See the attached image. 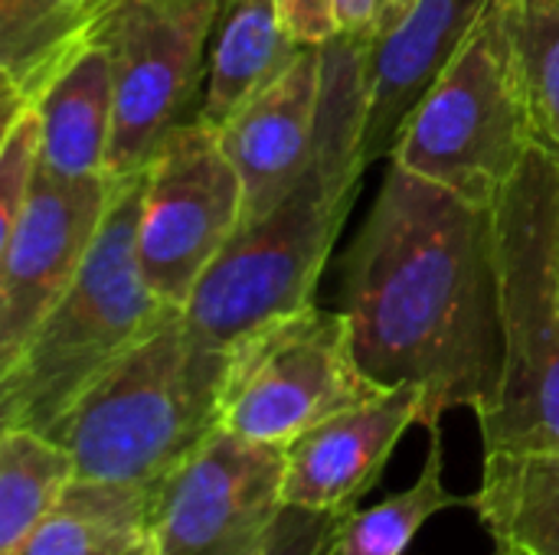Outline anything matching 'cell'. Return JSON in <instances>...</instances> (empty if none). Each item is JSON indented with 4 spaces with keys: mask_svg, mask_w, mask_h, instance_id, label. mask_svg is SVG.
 Segmentation results:
<instances>
[{
    "mask_svg": "<svg viewBox=\"0 0 559 555\" xmlns=\"http://www.w3.org/2000/svg\"><path fill=\"white\" fill-rule=\"evenodd\" d=\"M105 0H0L3 118L33 105L92 39Z\"/></svg>",
    "mask_w": 559,
    "mask_h": 555,
    "instance_id": "obj_18",
    "label": "cell"
},
{
    "mask_svg": "<svg viewBox=\"0 0 559 555\" xmlns=\"http://www.w3.org/2000/svg\"><path fill=\"white\" fill-rule=\"evenodd\" d=\"M501 383L485 451L559 448V157L534 144L495 203Z\"/></svg>",
    "mask_w": 559,
    "mask_h": 555,
    "instance_id": "obj_4",
    "label": "cell"
},
{
    "mask_svg": "<svg viewBox=\"0 0 559 555\" xmlns=\"http://www.w3.org/2000/svg\"><path fill=\"white\" fill-rule=\"evenodd\" d=\"M43 167V121L36 105L3 118L0 134V239L16 226Z\"/></svg>",
    "mask_w": 559,
    "mask_h": 555,
    "instance_id": "obj_23",
    "label": "cell"
},
{
    "mask_svg": "<svg viewBox=\"0 0 559 555\" xmlns=\"http://www.w3.org/2000/svg\"><path fill=\"white\" fill-rule=\"evenodd\" d=\"M537 144L559 157V0H504Z\"/></svg>",
    "mask_w": 559,
    "mask_h": 555,
    "instance_id": "obj_22",
    "label": "cell"
},
{
    "mask_svg": "<svg viewBox=\"0 0 559 555\" xmlns=\"http://www.w3.org/2000/svg\"><path fill=\"white\" fill-rule=\"evenodd\" d=\"M285 510V448L216 429L154 491L151 555H259Z\"/></svg>",
    "mask_w": 559,
    "mask_h": 555,
    "instance_id": "obj_10",
    "label": "cell"
},
{
    "mask_svg": "<svg viewBox=\"0 0 559 555\" xmlns=\"http://www.w3.org/2000/svg\"><path fill=\"white\" fill-rule=\"evenodd\" d=\"M357 193L360 177L314 160L301 183L265 216L242 222L206 268L183 304L190 337L233 350L259 327L314 304Z\"/></svg>",
    "mask_w": 559,
    "mask_h": 555,
    "instance_id": "obj_5",
    "label": "cell"
},
{
    "mask_svg": "<svg viewBox=\"0 0 559 555\" xmlns=\"http://www.w3.org/2000/svg\"><path fill=\"white\" fill-rule=\"evenodd\" d=\"M223 0H105L95 36L115 69L108 173L144 170L160 144L200 114L206 52Z\"/></svg>",
    "mask_w": 559,
    "mask_h": 555,
    "instance_id": "obj_8",
    "label": "cell"
},
{
    "mask_svg": "<svg viewBox=\"0 0 559 555\" xmlns=\"http://www.w3.org/2000/svg\"><path fill=\"white\" fill-rule=\"evenodd\" d=\"M229 350L190 337L183 311L124 353L49 435L79 481L157 491L216 429Z\"/></svg>",
    "mask_w": 559,
    "mask_h": 555,
    "instance_id": "obj_3",
    "label": "cell"
},
{
    "mask_svg": "<svg viewBox=\"0 0 559 555\" xmlns=\"http://www.w3.org/2000/svg\"><path fill=\"white\" fill-rule=\"evenodd\" d=\"M534 144L504 0H495L409 114L390 160L472 203L495 206Z\"/></svg>",
    "mask_w": 559,
    "mask_h": 555,
    "instance_id": "obj_6",
    "label": "cell"
},
{
    "mask_svg": "<svg viewBox=\"0 0 559 555\" xmlns=\"http://www.w3.org/2000/svg\"><path fill=\"white\" fill-rule=\"evenodd\" d=\"M495 555H518V553H511V550H498Z\"/></svg>",
    "mask_w": 559,
    "mask_h": 555,
    "instance_id": "obj_29",
    "label": "cell"
},
{
    "mask_svg": "<svg viewBox=\"0 0 559 555\" xmlns=\"http://www.w3.org/2000/svg\"><path fill=\"white\" fill-rule=\"evenodd\" d=\"M341 311L380 386H419L423 429L445 412L485 415L501 383L495 206L472 203L390 160L344 252Z\"/></svg>",
    "mask_w": 559,
    "mask_h": 555,
    "instance_id": "obj_1",
    "label": "cell"
},
{
    "mask_svg": "<svg viewBox=\"0 0 559 555\" xmlns=\"http://www.w3.org/2000/svg\"><path fill=\"white\" fill-rule=\"evenodd\" d=\"M144 170L115 180L108 216L82 272L20 357L0 370V429L52 435L124 353L180 314L147 288L138 265Z\"/></svg>",
    "mask_w": 559,
    "mask_h": 555,
    "instance_id": "obj_2",
    "label": "cell"
},
{
    "mask_svg": "<svg viewBox=\"0 0 559 555\" xmlns=\"http://www.w3.org/2000/svg\"><path fill=\"white\" fill-rule=\"evenodd\" d=\"M318 101L321 43H308L282 79H275L219 128L223 150L233 160L246 193L242 222L278 206L311 170Z\"/></svg>",
    "mask_w": 559,
    "mask_h": 555,
    "instance_id": "obj_13",
    "label": "cell"
},
{
    "mask_svg": "<svg viewBox=\"0 0 559 555\" xmlns=\"http://www.w3.org/2000/svg\"><path fill=\"white\" fill-rule=\"evenodd\" d=\"M360 363L344 311L308 304L229 350L223 429L262 445L292 448L321 422L380 396Z\"/></svg>",
    "mask_w": 559,
    "mask_h": 555,
    "instance_id": "obj_7",
    "label": "cell"
},
{
    "mask_svg": "<svg viewBox=\"0 0 559 555\" xmlns=\"http://www.w3.org/2000/svg\"><path fill=\"white\" fill-rule=\"evenodd\" d=\"M305 46L292 33L278 0H223L210 36L197 118L219 131L259 92L282 79Z\"/></svg>",
    "mask_w": 559,
    "mask_h": 555,
    "instance_id": "obj_15",
    "label": "cell"
},
{
    "mask_svg": "<svg viewBox=\"0 0 559 555\" xmlns=\"http://www.w3.org/2000/svg\"><path fill=\"white\" fill-rule=\"evenodd\" d=\"M495 0H416V7L367 49L364 160L393 154L409 114L459 56Z\"/></svg>",
    "mask_w": 559,
    "mask_h": 555,
    "instance_id": "obj_14",
    "label": "cell"
},
{
    "mask_svg": "<svg viewBox=\"0 0 559 555\" xmlns=\"http://www.w3.org/2000/svg\"><path fill=\"white\" fill-rule=\"evenodd\" d=\"M151 3H190V0H151Z\"/></svg>",
    "mask_w": 559,
    "mask_h": 555,
    "instance_id": "obj_27",
    "label": "cell"
},
{
    "mask_svg": "<svg viewBox=\"0 0 559 555\" xmlns=\"http://www.w3.org/2000/svg\"><path fill=\"white\" fill-rule=\"evenodd\" d=\"M131 555H151V546H141L138 553H131Z\"/></svg>",
    "mask_w": 559,
    "mask_h": 555,
    "instance_id": "obj_28",
    "label": "cell"
},
{
    "mask_svg": "<svg viewBox=\"0 0 559 555\" xmlns=\"http://www.w3.org/2000/svg\"><path fill=\"white\" fill-rule=\"evenodd\" d=\"M154 491L72 481L13 555H131L147 546Z\"/></svg>",
    "mask_w": 559,
    "mask_h": 555,
    "instance_id": "obj_19",
    "label": "cell"
},
{
    "mask_svg": "<svg viewBox=\"0 0 559 555\" xmlns=\"http://www.w3.org/2000/svg\"><path fill=\"white\" fill-rule=\"evenodd\" d=\"M413 7L416 0H334L337 29L370 43L390 33Z\"/></svg>",
    "mask_w": 559,
    "mask_h": 555,
    "instance_id": "obj_25",
    "label": "cell"
},
{
    "mask_svg": "<svg viewBox=\"0 0 559 555\" xmlns=\"http://www.w3.org/2000/svg\"><path fill=\"white\" fill-rule=\"evenodd\" d=\"M33 105L43 121V170L59 177L108 173L115 134V69L95 33L49 79Z\"/></svg>",
    "mask_w": 559,
    "mask_h": 555,
    "instance_id": "obj_16",
    "label": "cell"
},
{
    "mask_svg": "<svg viewBox=\"0 0 559 555\" xmlns=\"http://www.w3.org/2000/svg\"><path fill=\"white\" fill-rule=\"evenodd\" d=\"M118 177H59L39 167L36 186L0 239V370L82 272L108 216Z\"/></svg>",
    "mask_w": 559,
    "mask_h": 555,
    "instance_id": "obj_11",
    "label": "cell"
},
{
    "mask_svg": "<svg viewBox=\"0 0 559 555\" xmlns=\"http://www.w3.org/2000/svg\"><path fill=\"white\" fill-rule=\"evenodd\" d=\"M423 389L390 386L321 422L285 448V504L337 510L360 504L383 478L403 435L423 422Z\"/></svg>",
    "mask_w": 559,
    "mask_h": 555,
    "instance_id": "obj_12",
    "label": "cell"
},
{
    "mask_svg": "<svg viewBox=\"0 0 559 555\" xmlns=\"http://www.w3.org/2000/svg\"><path fill=\"white\" fill-rule=\"evenodd\" d=\"M357 510L360 504L337 510H305L285 504L269 543L259 555H337Z\"/></svg>",
    "mask_w": 559,
    "mask_h": 555,
    "instance_id": "obj_24",
    "label": "cell"
},
{
    "mask_svg": "<svg viewBox=\"0 0 559 555\" xmlns=\"http://www.w3.org/2000/svg\"><path fill=\"white\" fill-rule=\"evenodd\" d=\"M292 33L301 43H324L337 33L334 0H278Z\"/></svg>",
    "mask_w": 559,
    "mask_h": 555,
    "instance_id": "obj_26",
    "label": "cell"
},
{
    "mask_svg": "<svg viewBox=\"0 0 559 555\" xmlns=\"http://www.w3.org/2000/svg\"><path fill=\"white\" fill-rule=\"evenodd\" d=\"M449 507H472V497H455L449 491L442 429H429V451L419 478L377 507L357 510L337 555H403L416 533Z\"/></svg>",
    "mask_w": 559,
    "mask_h": 555,
    "instance_id": "obj_21",
    "label": "cell"
},
{
    "mask_svg": "<svg viewBox=\"0 0 559 555\" xmlns=\"http://www.w3.org/2000/svg\"><path fill=\"white\" fill-rule=\"evenodd\" d=\"M75 481L72 455L33 429H0V555H13Z\"/></svg>",
    "mask_w": 559,
    "mask_h": 555,
    "instance_id": "obj_20",
    "label": "cell"
},
{
    "mask_svg": "<svg viewBox=\"0 0 559 555\" xmlns=\"http://www.w3.org/2000/svg\"><path fill=\"white\" fill-rule=\"evenodd\" d=\"M472 510L498 550L559 555V448L485 451Z\"/></svg>",
    "mask_w": 559,
    "mask_h": 555,
    "instance_id": "obj_17",
    "label": "cell"
},
{
    "mask_svg": "<svg viewBox=\"0 0 559 555\" xmlns=\"http://www.w3.org/2000/svg\"><path fill=\"white\" fill-rule=\"evenodd\" d=\"M246 193L219 131L180 124L144 170L138 265L147 288L183 311L193 288L242 226Z\"/></svg>",
    "mask_w": 559,
    "mask_h": 555,
    "instance_id": "obj_9",
    "label": "cell"
}]
</instances>
